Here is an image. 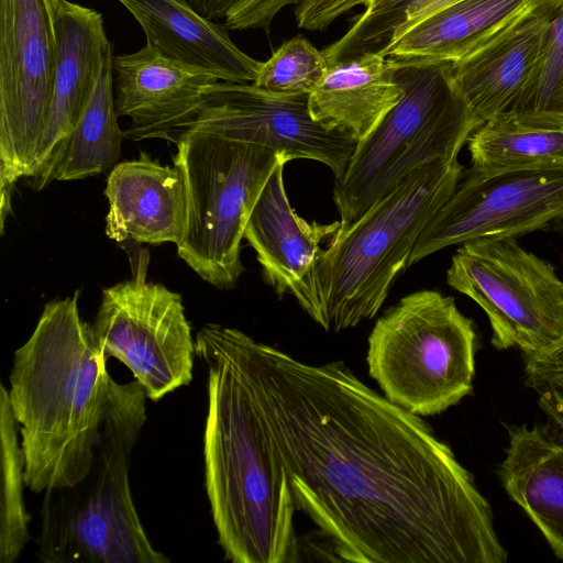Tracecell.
Listing matches in <instances>:
<instances>
[{"label": "cell", "mask_w": 563, "mask_h": 563, "mask_svg": "<svg viewBox=\"0 0 563 563\" xmlns=\"http://www.w3.org/2000/svg\"><path fill=\"white\" fill-rule=\"evenodd\" d=\"M224 332L297 509L341 561H507L487 499L421 416L342 361L311 365Z\"/></svg>", "instance_id": "cell-1"}, {"label": "cell", "mask_w": 563, "mask_h": 563, "mask_svg": "<svg viewBox=\"0 0 563 563\" xmlns=\"http://www.w3.org/2000/svg\"><path fill=\"white\" fill-rule=\"evenodd\" d=\"M195 343L208 374L205 486L224 559L233 563L297 562L298 509L224 325H203Z\"/></svg>", "instance_id": "cell-2"}, {"label": "cell", "mask_w": 563, "mask_h": 563, "mask_svg": "<svg viewBox=\"0 0 563 563\" xmlns=\"http://www.w3.org/2000/svg\"><path fill=\"white\" fill-rule=\"evenodd\" d=\"M79 291L49 301L15 350L9 401L19 427L25 486L74 487L90 472L100 440L107 360L78 308Z\"/></svg>", "instance_id": "cell-3"}, {"label": "cell", "mask_w": 563, "mask_h": 563, "mask_svg": "<svg viewBox=\"0 0 563 563\" xmlns=\"http://www.w3.org/2000/svg\"><path fill=\"white\" fill-rule=\"evenodd\" d=\"M139 380L108 379L100 440L89 474L74 487L44 493L36 539L44 563H166L135 508L131 456L146 420Z\"/></svg>", "instance_id": "cell-4"}, {"label": "cell", "mask_w": 563, "mask_h": 563, "mask_svg": "<svg viewBox=\"0 0 563 563\" xmlns=\"http://www.w3.org/2000/svg\"><path fill=\"white\" fill-rule=\"evenodd\" d=\"M389 58L402 95L362 141L335 177L333 200L342 234L411 173L439 159H457L483 124L453 74L452 63Z\"/></svg>", "instance_id": "cell-5"}, {"label": "cell", "mask_w": 563, "mask_h": 563, "mask_svg": "<svg viewBox=\"0 0 563 563\" xmlns=\"http://www.w3.org/2000/svg\"><path fill=\"white\" fill-rule=\"evenodd\" d=\"M464 172L459 159L423 165L329 241L320 278L330 330L350 329L376 316L408 267L420 234Z\"/></svg>", "instance_id": "cell-6"}, {"label": "cell", "mask_w": 563, "mask_h": 563, "mask_svg": "<svg viewBox=\"0 0 563 563\" xmlns=\"http://www.w3.org/2000/svg\"><path fill=\"white\" fill-rule=\"evenodd\" d=\"M477 334L454 298L423 289L377 319L366 363L383 395L421 417L439 415L473 390Z\"/></svg>", "instance_id": "cell-7"}, {"label": "cell", "mask_w": 563, "mask_h": 563, "mask_svg": "<svg viewBox=\"0 0 563 563\" xmlns=\"http://www.w3.org/2000/svg\"><path fill=\"white\" fill-rule=\"evenodd\" d=\"M186 188V224L177 254L221 289L244 272L241 242L268 178L285 159L268 147L189 129L176 142Z\"/></svg>", "instance_id": "cell-8"}, {"label": "cell", "mask_w": 563, "mask_h": 563, "mask_svg": "<svg viewBox=\"0 0 563 563\" xmlns=\"http://www.w3.org/2000/svg\"><path fill=\"white\" fill-rule=\"evenodd\" d=\"M446 282L485 312L498 350L532 354L563 335V280L515 239L459 245Z\"/></svg>", "instance_id": "cell-9"}, {"label": "cell", "mask_w": 563, "mask_h": 563, "mask_svg": "<svg viewBox=\"0 0 563 563\" xmlns=\"http://www.w3.org/2000/svg\"><path fill=\"white\" fill-rule=\"evenodd\" d=\"M55 0H0V197L32 177L56 67Z\"/></svg>", "instance_id": "cell-10"}, {"label": "cell", "mask_w": 563, "mask_h": 563, "mask_svg": "<svg viewBox=\"0 0 563 563\" xmlns=\"http://www.w3.org/2000/svg\"><path fill=\"white\" fill-rule=\"evenodd\" d=\"M559 224H563V166H472L420 234L408 267L448 246L516 239Z\"/></svg>", "instance_id": "cell-11"}, {"label": "cell", "mask_w": 563, "mask_h": 563, "mask_svg": "<svg viewBox=\"0 0 563 563\" xmlns=\"http://www.w3.org/2000/svg\"><path fill=\"white\" fill-rule=\"evenodd\" d=\"M93 333L102 355L123 363L158 401L192 380L196 343L181 298L144 275L102 291Z\"/></svg>", "instance_id": "cell-12"}, {"label": "cell", "mask_w": 563, "mask_h": 563, "mask_svg": "<svg viewBox=\"0 0 563 563\" xmlns=\"http://www.w3.org/2000/svg\"><path fill=\"white\" fill-rule=\"evenodd\" d=\"M189 129L268 147L286 163L312 159L335 177L344 172L357 144L312 118L308 93H277L254 84L221 80L205 92Z\"/></svg>", "instance_id": "cell-13"}, {"label": "cell", "mask_w": 563, "mask_h": 563, "mask_svg": "<svg viewBox=\"0 0 563 563\" xmlns=\"http://www.w3.org/2000/svg\"><path fill=\"white\" fill-rule=\"evenodd\" d=\"M285 163H279L264 186L244 231L254 249L265 280L279 296L291 295L322 329L330 331L320 267L325 249L340 228L309 222L291 207L284 184Z\"/></svg>", "instance_id": "cell-14"}, {"label": "cell", "mask_w": 563, "mask_h": 563, "mask_svg": "<svg viewBox=\"0 0 563 563\" xmlns=\"http://www.w3.org/2000/svg\"><path fill=\"white\" fill-rule=\"evenodd\" d=\"M114 102L118 117L131 124L124 137L177 142L189 129L213 74L164 55L150 42L136 52L114 55Z\"/></svg>", "instance_id": "cell-15"}, {"label": "cell", "mask_w": 563, "mask_h": 563, "mask_svg": "<svg viewBox=\"0 0 563 563\" xmlns=\"http://www.w3.org/2000/svg\"><path fill=\"white\" fill-rule=\"evenodd\" d=\"M551 15L531 1L509 25L462 59L453 77L475 113L486 121L515 110L543 62Z\"/></svg>", "instance_id": "cell-16"}, {"label": "cell", "mask_w": 563, "mask_h": 563, "mask_svg": "<svg viewBox=\"0 0 563 563\" xmlns=\"http://www.w3.org/2000/svg\"><path fill=\"white\" fill-rule=\"evenodd\" d=\"M56 67L51 109L38 145L33 177L47 165L79 120L107 57L113 52L101 13L55 0Z\"/></svg>", "instance_id": "cell-17"}, {"label": "cell", "mask_w": 563, "mask_h": 563, "mask_svg": "<svg viewBox=\"0 0 563 563\" xmlns=\"http://www.w3.org/2000/svg\"><path fill=\"white\" fill-rule=\"evenodd\" d=\"M104 195L110 239L179 244L186 224V188L177 165L163 166L142 153L111 169Z\"/></svg>", "instance_id": "cell-18"}, {"label": "cell", "mask_w": 563, "mask_h": 563, "mask_svg": "<svg viewBox=\"0 0 563 563\" xmlns=\"http://www.w3.org/2000/svg\"><path fill=\"white\" fill-rule=\"evenodd\" d=\"M164 55L203 69L221 81L253 84L261 63L231 40L228 27L208 20L188 0H117Z\"/></svg>", "instance_id": "cell-19"}, {"label": "cell", "mask_w": 563, "mask_h": 563, "mask_svg": "<svg viewBox=\"0 0 563 563\" xmlns=\"http://www.w3.org/2000/svg\"><path fill=\"white\" fill-rule=\"evenodd\" d=\"M508 445L498 477L508 496L563 560V440L539 424H506Z\"/></svg>", "instance_id": "cell-20"}, {"label": "cell", "mask_w": 563, "mask_h": 563, "mask_svg": "<svg viewBox=\"0 0 563 563\" xmlns=\"http://www.w3.org/2000/svg\"><path fill=\"white\" fill-rule=\"evenodd\" d=\"M401 95L389 58L374 51L330 63L308 93V104L316 121L360 142Z\"/></svg>", "instance_id": "cell-21"}, {"label": "cell", "mask_w": 563, "mask_h": 563, "mask_svg": "<svg viewBox=\"0 0 563 563\" xmlns=\"http://www.w3.org/2000/svg\"><path fill=\"white\" fill-rule=\"evenodd\" d=\"M532 0H459L421 20L379 52L386 57L455 63L516 20Z\"/></svg>", "instance_id": "cell-22"}, {"label": "cell", "mask_w": 563, "mask_h": 563, "mask_svg": "<svg viewBox=\"0 0 563 563\" xmlns=\"http://www.w3.org/2000/svg\"><path fill=\"white\" fill-rule=\"evenodd\" d=\"M112 52L73 131L59 144L44 169L33 177L41 190L53 180H77L112 169L121 155L124 132L118 123L114 102Z\"/></svg>", "instance_id": "cell-23"}, {"label": "cell", "mask_w": 563, "mask_h": 563, "mask_svg": "<svg viewBox=\"0 0 563 563\" xmlns=\"http://www.w3.org/2000/svg\"><path fill=\"white\" fill-rule=\"evenodd\" d=\"M467 145L476 168L563 166V120L508 110L484 121Z\"/></svg>", "instance_id": "cell-24"}, {"label": "cell", "mask_w": 563, "mask_h": 563, "mask_svg": "<svg viewBox=\"0 0 563 563\" xmlns=\"http://www.w3.org/2000/svg\"><path fill=\"white\" fill-rule=\"evenodd\" d=\"M9 393L0 386V563L15 562L31 539V515L23 499L24 456Z\"/></svg>", "instance_id": "cell-25"}, {"label": "cell", "mask_w": 563, "mask_h": 563, "mask_svg": "<svg viewBox=\"0 0 563 563\" xmlns=\"http://www.w3.org/2000/svg\"><path fill=\"white\" fill-rule=\"evenodd\" d=\"M459 0H369L347 31L322 49L334 63L379 51L415 24Z\"/></svg>", "instance_id": "cell-26"}, {"label": "cell", "mask_w": 563, "mask_h": 563, "mask_svg": "<svg viewBox=\"0 0 563 563\" xmlns=\"http://www.w3.org/2000/svg\"><path fill=\"white\" fill-rule=\"evenodd\" d=\"M328 62L302 35L285 41L261 63L255 86L277 93H309L323 77Z\"/></svg>", "instance_id": "cell-27"}, {"label": "cell", "mask_w": 563, "mask_h": 563, "mask_svg": "<svg viewBox=\"0 0 563 563\" xmlns=\"http://www.w3.org/2000/svg\"><path fill=\"white\" fill-rule=\"evenodd\" d=\"M551 15L547 48L540 70L515 109L543 118L563 120V0H532Z\"/></svg>", "instance_id": "cell-28"}, {"label": "cell", "mask_w": 563, "mask_h": 563, "mask_svg": "<svg viewBox=\"0 0 563 563\" xmlns=\"http://www.w3.org/2000/svg\"><path fill=\"white\" fill-rule=\"evenodd\" d=\"M302 0H236L224 18L230 30H254L266 32L275 16L286 7L297 5Z\"/></svg>", "instance_id": "cell-29"}, {"label": "cell", "mask_w": 563, "mask_h": 563, "mask_svg": "<svg viewBox=\"0 0 563 563\" xmlns=\"http://www.w3.org/2000/svg\"><path fill=\"white\" fill-rule=\"evenodd\" d=\"M369 0H302L294 14L299 29L322 31L355 7H365Z\"/></svg>", "instance_id": "cell-30"}, {"label": "cell", "mask_w": 563, "mask_h": 563, "mask_svg": "<svg viewBox=\"0 0 563 563\" xmlns=\"http://www.w3.org/2000/svg\"><path fill=\"white\" fill-rule=\"evenodd\" d=\"M527 385L563 375V335L532 354H522Z\"/></svg>", "instance_id": "cell-31"}, {"label": "cell", "mask_w": 563, "mask_h": 563, "mask_svg": "<svg viewBox=\"0 0 563 563\" xmlns=\"http://www.w3.org/2000/svg\"><path fill=\"white\" fill-rule=\"evenodd\" d=\"M538 394V404L563 434V375L529 385Z\"/></svg>", "instance_id": "cell-32"}, {"label": "cell", "mask_w": 563, "mask_h": 563, "mask_svg": "<svg viewBox=\"0 0 563 563\" xmlns=\"http://www.w3.org/2000/svg\"><path fill=\"white\" fill-rule=\"evenodd\" d=\"M208 20L224 19L236 0H188Z\"/></svg>", "instance_id": "cell-33"}, {"label": "cell", "mask_w": 563, "mask_h": 563, "mask_svg": "<svg viewBox=\"0 0 563 563\" xmlns=\"http://www.w3.org/2000/svg\"><path fill=\"white\" fill-rule=\"evenodd\" d=\"M562 114H563V92H562Z\"/></svg>", "instance_id": "cell-34"}]
</instances>
